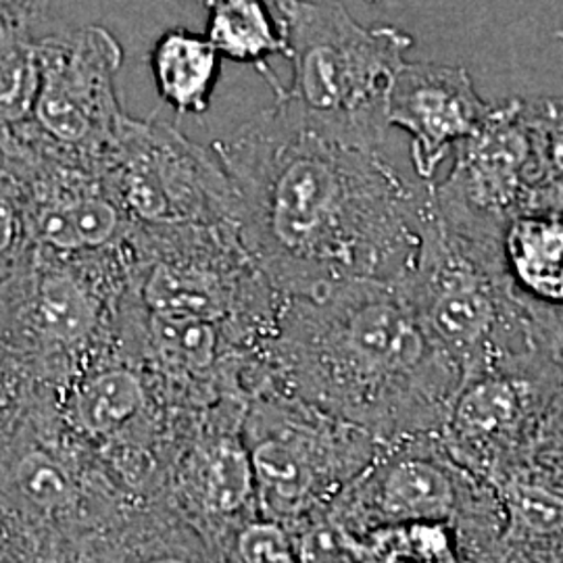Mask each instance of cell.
Instances as JSON below:
<instances>
[{"instance_id":"cell-1","label":"cell","mask_w":563,"mask_h":563,"mask_svg":"<svg viewBox=\"0 0 563 563\" xmlns=\"http://www.w3.org/2000/svg\"><path fill=\"white\" fill-rule=\"evenodd\" d=\"M236 195V232L282 299L346 282H399L430 201L383 146L313 120L286 97L213 142Z\"/></svg>"},{"instance_id":"cell-2","label":"cell","mask_w":563,"mask_h":563,"mask_svg":"<svg viewBox=\"0 0 563 563\" xmlns=\"http://www.w3.org/2000/svg\"><path fill=\"white\" fill-rule=\"evenodd\" d=\"M462 384L401 288L376 280L284 299L253 372V393L297 397L380 444L439 434Z\"/></svg>"},{"instance_id":"cell-3","label":"cell","mask_w":563,"mask_h":563,"mask_svg":"<svg viewBox=\"0 0 563 563\" xmlns=\"http://www.w3.org/2000/svg\"><path fill=\"white\" fill-rule=\"evenodd\" d=\"M288 30L292 80L280 95L313 120L384 146L388 97L413 38L393 25L367 27L339 4L301 0Z\"/></svg>"},{"instance_id":"cell-4","label":"cell","mask_w":563,"mask_h":563,"mask_svg":"<svg viewBox=\"0 0 563 563\" xmlns=\"http://www.w3.org/2000/svg\"><path fill=\"white\" fill-rule=\"evenodd\" d=\"M242 439L260 516L290 534L328 511L383 446L362 428L274 388L249 397Z\"/></svg>"},{"instance_id":"cell-5","label":"cell","mask_w":563,"mask_h":563,"mask_svg":"<svg viewBox=\"0 0 563 563\" xmlns=\"http://www.w3.org/2000/svg\"><path fill=\"white\" fill-rule=\"evenodd\" d=\"M411 269L395 282L423 330L463 374V383L504 363L501 236L444 222L432 199Z\"/></svg>"},{"instance_id":"cell-6","label":"cell","mask_w":563,"mask_h":563,"mask_svg":"<svg viewBox=\"0 0 563 563\" xmlns=\"http://www.w3.org/2000/svg\"><path fill=\"white\" fill-rule=\"evenodd\" d=\"M41 88L32 118L0 139L99 176L125 118L115 78L123 48L101 25L38 41Z\"/></svg>"},{"instance_id":"cell-7","label":"cell","mask_w":563,"mask_h":563,"mask_svg":"<svg viewBox=\"0 0 563 563\" xmlns=\"http://www.w3.org/2000/svg\"><path fill=\"white\" fill-rule=\"evenodd\" d=\"M99 178L139 228L236 225V195L216 153L157 118L125 113Z\"/></svg>"},{"instance_id":"cell-8","label":"cell","mask_w":563,"mask_h":563,"mask_svg":"<svg viewBox=\"0 0 563 563\" xmlns=\"http://www.w3.org/2000/svg\"><path fill=\"white\" fill-rule=\"evenodd\" d=\"M453 155L449 176L441 184L432 181V199L444 220L460 225L504 230L543 181L522 99L493 107Z\"/></svg>"},{"instance_id":"cell-9","label":"cell","mask_w":563,"mask_h":563,"mask_svg":"<svg viewBox=\"0 0 563 563\" xmlns=\"http://www.w3.org/2000/svg\"><path fill=\"white\" fill-rule=\"evenodd\" d=\"M463 474L439 434L386 443L328 511L353 537L393 526L446 523L460 507Z\"/></svg>"},{"instance_id":"cell-10","label":"cell","mask_w":563,"mask_h":563,"mask_svg":"<svg viewBox=\"0 0 563 563\" xmlns=\"http://www.w3.org/2000/svg\"><path fill=\"white\" fill-rule=\"evenodd\" d=\"M244 409L242 399L207 407L167 470L176 514L207 544L260 516L253 465L242 439Z\"/></svg>"},{"instance_id":"cell-11","label":"cell","mask_w":563,"mask_h":563,"mask_svg":"<svg viewBox=\"0 0 563 563\" xmlns=\"http://www.w3.org/2000/svg\"><path fill=\"white\" fill-rule=\"evenodd\" d=\"M493 104L478 95L462 65L407 63L388 97V125L411 139V162L423 181L470 139Z\"/></svg>"},{"instance_id":"cell-12","label":"cell","mask_w":563,"mask_h":563,"mask_svg":"<svg viewBox=\"0 0 563 563\" xmlns=\"http://www.w3.org/2000/svg\"><path fill=\"white\" fill-rule=\"evenodd\" d=\"M528 388L505 369L465 380L439 432L444 451L463 472L488 474L522 430Z\"/></svg>"},{"instance_id":"cell-13","label":"cell","mask_w":563,"mask_h":563,"mask_svg":"<svg viewBox=\"0 0 563 563\" xmlns=\"http://www.w3.org/2000/svg\"><path fill=\"white\" fill-rule=\"evenodd\" d=\"M153 390L132 363H104L84 369L65 393V420L90 443L121 444L148 432Z\"/></svg>"},{"instance_id":"cell-14","label":"cell","mask_w":563,"mask_h":563,"mask_svg":"<svg viewBox=\"0 0 563 563\" xmlns=\"http://www.w3.org/2000/svg\"><path fill=\"white\" fill-rule=\"evenodd\" d=\"M0 441V488L15 499L23 511L46 520H65L76 514L86 497L78 465L65 455L63 446L44 443L41 432Z\"/></svg>"},{"instance_id":"cell-15","label":"cell","mask_w":563,"mask_h":563,"mask_svg":"<svg viewBox=\"0 0 563 563\" xmlns=\"http://www.w3.org/2000/svg\"><path fill=\"white\" fill-rule=\"evenodd\" d=\"M507 280L523 295L547 305H563V216L551 209H523L501 234Z\"/></svg>"},{"instance_id":"cell-16","label":"cell","mask_w":563,"mask_h":563,"mask_svg":"<svg viewBox=\"0 0 563 563\" xmlns=\"http://www.w3.org/2000/svg\"><path fill=\"white\" fill-rule=\"evenodd\" d=\"M222 57L201 32L165 30L148 53V69L163 102L178 115L201 118L222 76Z\"/></svg>"},{"instance_id":"cell-17","label":"cell","mask_w":563,"mask_h":563,"mask_svg":"<svg viewBox=\"0 0 563 563\" xmlns=\"http://www.w3.org/2000/svg\"><path fill=\"white\" fill-rule=\"evenodd\" d=\"M207 7L205 36L223 60L260 69L274 95H280L269 59H288V30L267 0H202Z\"/></svg>"},{"instance_id":"cell-18","label":"cell","mask_w":563,"mask_h":563,"mask_svg":"<svg viewBox=\"0 0 563 563\" xmlns=\"http://www.w3.org/2000/svg\"><path fill=\"white\" fill-rule=\"evenodd\" d=\"M41 88L38 41L0 20V139L32 118Z\"/></svg>"},{"instance_id":"cell-19","label":"cell","mask_w":563,"mask_h":563,"mask_svg":"<svg viewBox=\"0 0 563 563\" xmlns=\"http://www.w3.org/2000/svg\"><path fill=\"white\" fill-rule=\"evenodd\" d=\"M360 543V563H457L444 523L380 528Z\"/></svg>"},{"instance_id":"cell-20","label":"cell","mask_w":563,"mask_h":563,"mask_svg":"<svg viewBox=\"0 0 563 563\" xmlns=\"http://www.w3.org/2000/svg\"><path fill=\"white\" fill-rule=\"evenodd\" d=\"M207 547L213 563H299L295 537L262 516Z\"/></svg>"},{"instance_id":"cell-21","label":"cell","mask_w":563,"mask_h":563,"mask_svg":"<svg viewBox=\"0 0 563 563\" xmlns=\"http://www.w3.org/2000/svg\"><path fill=\"white\" fill-rule=\"evenodd\" d=\"M505 511L509 532L520 539L563 537V497L537 484L505 483Z\"/></svg>"},{"instance_id":"cell-22","label":"cell","mask_w":563,"mask_h":563,"mask_svg":"<svg viewBox=\"0 0 563 563\" xmlns=\"http://www.w3.org/2000/svg\"><path fill=\"white\" fill-rule=\"evenodd\" d=\"M526 113L537 141L543 181H563V97L526 101Z\"/></svg>"},{"instance_id":"cell-23","label":"cell","mask_w":563,"mask_h":563,"mask_svg":"<svg viewBox=\"0 0 563 563\" xmlns=\"http://www.w3.org/2000/svg\"><path fill=\"white\" fill-rule=\"evenodd\" d=\"M30 249L23 202L15 180L0 167V278L7 276Z\"/></svg>"},{"instance_id":"cell-24","label":"cell","mask_w":563,"mask_h":563,"mask_svg":"<svg viewBox=\"0 0 563 563\" xmlns=\"http://www.w3.org/2000/svg\"><path fill=\"white\" fill-rule=\"evenodd\" d=\"M539 451L549 460L563 463V397L551 402L539 426Z\"/></svg>"},{"instance_id":"cell-25","label":"cell","mask_w":563,"mask_h":563,"mask_svg":"<svg viewBox=\"0 0 563 563\" xmlns=\"http://www.w3.org/2000/svg\"><path fill=\"white\" fill-rule=\"evenodd\" d=\"M53 0H0V20L32 32V25L44 20Z\"/></svg>"},{"instance_id":"cell-26","label":"cell","mask_w":563,"mask_h":563,"mask_svg":"<svg viewBox=\"0 0 563 563\" xmlns=\"http://www.w3.org/2000/svg\"><path fill=\"white\" fill-rule=\"evenodd\" d=\"M267 2L274 7V11L278 13V18H280L284 23H288L290 15L295 13V9L299 7L301 0H267Z\"/></svg>"},{"instance_id":"cell-27","label":"cell","mask_w":563,"mask_h":563,"mask_svg":"<svg viewBox=\"0 0 563 563\" xmlns=\"http://www.w3.org/2000/svg\"><path fill=\"white\" fill-rule=\"evenodd\" d=\"M42 563H65V562H42Z\"/></svg>"},{"instance_id":"cell-28","label":"cell","mask_w":563,"mask_h":563,"mask_svg":"<svg viewBox=\"0 0 563 563\" xmlns=\"http://www.w3.org/2000/svg\"><path fill=\"white\" fill-rule=\"evenodd\" d=\"M372 2H380V0H372Z\"/></svg>"}]
</instances>
